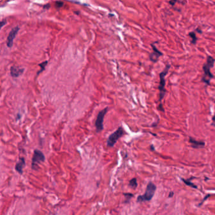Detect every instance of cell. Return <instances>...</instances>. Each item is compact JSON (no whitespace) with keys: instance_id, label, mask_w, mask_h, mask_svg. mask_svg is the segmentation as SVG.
Instances as JSON below:
<instances>
[{"instance_id":"6da1fadb","label":"cell","mask_w":215,"mask_h":215,"mask_svg":"<svg viewBox=\"0 0 215 215\" xmlns=\"http://www.w3.org/2000/svg\"><path fill=\"white\" fill-rule=\"evenodd\" d=\"M171 68L170 64H167L164 69L159 74V77H160V82H159V86H158V90H159V102H160V104L158 105V109L159 110H161L162 112H164V108L162 106V101L163 98H164L165 93L167 92V90L165 88L166 85V79L165 76L169 73V69Z\"/></svg>"},{"instance_id":"7a4b0ae2","label":"cell","mask_w":215,"mask_h":215,"mask_svg":"<svg viewBox=\"0 0 215 215\" xmlns=\"http://www.w3.org/2000/svg\"><path fill=\"white\" fill-rule=\"evenodd\" d=\"M214 62L215 59L212 56H208L206 62L203 64V75L201 81L208 86L210 85V81H211V79L214 78L213 74L211 72V69L213 68Z\"/></svg>"},{"instance_id":"3957f363","label":"cell","mask_w":215,"mask_h":215,"mask_svg":"<svg viewBox=\"0 0 215 215\" xmlns=\"http://www.w3.org/2000/svg\"><path fill=\"white\" fill-rule=\"evenodd\" d=\"M157 189L156 185L152 182H149L147 185L145 193L142 196H139L137 198L138 203H143L144 201H151L155 194Z\"/></svg>"},{"instance_id":"277c9868","label":"cell","mask_w":215,"mask_h":215,"mask_svg":"<svg viewBox=\"0 0 215 215\" xmlns=\"http://www.w3.org/2000/svg\"><path fill=\"white\" fill-rule=\"evenodd\" d=\"M125 132L122 126H120L119 128L114 131L113 134H111L109 136L107 141V145L109 147H113L118 139L122 137L124 134Z\"/></svg>"},{"instance_id":"5b68a950","label":"cell","mask_w":215,"mask_h":215,"mask_svg":"<svg viewBox=\"0 0 215 215\" xmlns=\"http://www.w3.org/2000/svg\"><path fill=\"white\" fill-rule=\"evenodd\" d=\"M45 160V157L43 153L39 149H35L34 152V155L32 157V169L35 170L38 168V164L44 162Z\"/></svg>"},{"instance_id":"8992f818","label":"cell","mask_w":215,"mask_h":215,"mask_svg":"<svg viewBox=\"0 0 215 215\" xmlns=\"http://www.w3.org/2000/svg\"><path fill=\"white\" fill-rule=\"evenodd\" d=\"M107 111H108V107H105V109L100 111L97 116L95 125L97 132H98V133L102 131L103 129H104V124H103V123H104V117H105V114H107Z\"/></svg>"},{"instance_id":"52a82bcc","label":"cell","mask_w":215,"mask_h":215,"mask_svg":"<svg viewBox=\"0 0 215 215\" xmlns=\"http://www.w3.org/2000/svg\"><path fill=\"white\" fill-rule=\"evenodd\" d=\"M19 30H20V27L18 26H16L15 27L13 28V29L11 30V31L10 32V33H9L8 36L7 37L6 45H7L8 48H10L13 46L14 39L15 38V37Z\"/></svg>"},{"instance_id":"ba28073f","label":"cell","mask_w":215,"mask_h":215,"mask_svg":"<svg viewBox=\"0 0 215 215\" xmlns=\"http://www.w3.org/2000/svg\"><path fill=\"white\" fill-rule=\"evenodd\" d=\"M151 46L153 49V52L149 54V58L151 61H152L154 63H155L158 62L159 58L162 56L163 55V53L162 52H160V51L156 48L155 44H152Z\"/></svg>"},{"instance_id":"9c48e42d","label":"cell","mask_w":215,"mask_h":215,"mask_svg":"<svg viewBox=\"0 0 215 215\" xmlns=\"http://www.w3.org/2000/svg\"><path fill=\"white\" fill-rule=\"evenodd\" d=\"M25 69L20 66H12L10 68V74L13 78H18L23 73Z\"/></svg>"},{"instance_id":"30bf717a","label":"cell","mask_w":215,"mask_h":215,"mask_svg":"<svg viewBox=\"0 0 215 215\" xmlns=\"http://www.w3.org/2000/svg\"><path fill=\"white\" fill-rule=\"evenodd\" d=\"M25 166V160L23 157L20 158V160L18 161L15 165V170L17 172L19 173L20 174H23V169Z\"/></svg>"},{"instance_id":"8fae6325","label":"cell","mask_w":215,"mask_h":215,"mask_svg":"<svg viewBox=\"0 0 215 215\" xmlns=\"http://www.w3.org/2000/svg\"><path fill=\"white\" fill-rule=\"evenodd\" d=\"M189 143L191 144V146L194 148H203L205 146V143L202 141H197L192 137H189Z\"/></svg>"},{"instance_id":"7c38bea8","label":"cell","mask_w":215,"mask_h":215,"mask_svg":"<svg viewBox=\"0 0 215 215\" xmlns=\"http://www.w3.org/2000/svg\"><path fill=\"white\" fill-rule=\"evenodd\" d=\"M188 35L190 37L191 39H192V40H191V42H190L191 44L195 45L196 44V43H197V40H198V38H197V37H196V32L193 31V32H189V33L188 34Z\"/></svg>"},{"instance_id":"4fadbf2b","label":"cell","mask_w":215,"mask_h":215,"mask_svg":"<svg viewBox=\"0 0 215 215\" xmlns=\"http://www.w3.org/2000/svg\"><path fill=\"white\" fill-rule=\"evenodd\" d=\"M181 180H182V182H184V183H185V185H188V186L190 187V188H195V189H197V188H198V187H197V186L195 185L193 183V182H190V179L186 180V179H182V178H181Z\"/></svg>"},{"instance_id":"5bb4252c","label":"cell","mask_w":215,"mask_h":215,"mask_svg":"<svg viewBox=\"0 0 215 215\" xmlns=\"http://www.w3.org/2000/svg\"><path fill=\"white\" fill-rule=\"evenodd\" d=\"M48 61H44V62H43V63H41L39 64V66L40 67V69L39 70V71L38 72H37V76H38L39 74L40 73H42V72H43V71H44V69H45V68L46 65L48 64Z\"/></svg>"},{"instance_id":"9a60e30c","label":"cell","mask_w":215,"mask_h":215,"mask_svg":"<svg viewBox=\"0 0 215 215\" xmlns=\"http://www.w3.org/2000/svg\"><path fill=\"white\" fill-rule=\"evenodd\" d=\"M129 186L131 188H133V189H136L138 187V182H137V179L136 178H133L131 180L129 181Z\"/></svg>"},{"instance_id":"2e32d148","label":"cell","mask_w":215,"mask_h":215,"mask_svg":"<svg viewBox=\"0 0 215 215\" xmlns=\"http://www.w3.org/2000/svg\"><path fill=\"white\" fill-rule=\"evenodd\" d=\"M124 195L126 197V203H128L130 199L132 197H133V194H131V193H124Z\"/></svg>"},{"instance_id":"e0dca14e","label":"cell","mask_w":215,"mask_h":215,"mask_svg":"<svg viewBox=\"0 0 215 215\" xmlns=\"http://www.w3.org/2000/svg\"><path fill=\"white\" fill-rule=\"evenodd\" d=\"M64 4V2L63 1H56L55 3V6L56 8H61Z\"/></svg>"},{"instance_id":"ac0fdd59","label":"cell","mask_w":215,"mask_h":215,"mask_svg":"<svg viewBox=\"0 0 215 215\" xmlns=\"http://www.w3.org/2000/svg\"><path fill=\"white\" fill-rule=\"evenodd\" d=\"M210 196H211V194H208V195H206V196H205V198H204V199H203V201H202L199 204V206H201L202 204H203V203L209 197H210Z\"/></svg>"},{"instance_id":"d6986e66","label":"cell","mask_w":215,"mask_h":215,"mask_svg":"<svg viewBox=\"0 0 215 215\" xmlns=\"http://www.w3.org/2000/svg\"><path fill=\"white\" fill-rule=\"evenodd\" d=\"M7 21L6 19H3L1 20V28H2L4 25H5V24H6Z\"/></svg>"},{"instance_id":"ffe728a7","label":"cell","mask_w":215,"mask_h":215,"mask_svg":"<svg viewBox=\"0 0 215 215\" xmlns=\"http://www.w3.org/2000/svg\"><path fill=\"white\" fill-rule=\"evenodd\" d=\"M50 8V4L49 3L46 4H44V5L43 6V8L44 9H45V10H48V9Z\"/></svg>"},{"instance_id":"44dd1931","label":"cell","mask_w":215,"mask_h":215,"mask_svg":"<svg viewBox=\"0 0 215 215\" xmlns=\"http://www.w3.org/2000/svg\"><path fill=\"white\" fill-rule=\"evenodd\" d=\"M177 2H178V1H175V0L174 1H174H169V3L171 4V5H172V6H174L175 5V4L176 3H177Z\"/></svg>"},{"instance_id":"7402d4cb","label":"cell","mask_w":215,"mask_h":215,"mask_svg":"<svg viewBox=\"0 0 215 215\" xmlns=\"http://www.w3.org/2000/svg\"><path fill=\"white\" fill-rule=\"evenodd\" d=\"M195 32H198L199 34H202V32H202V30L199 27L197 28V29H196L195 30Z\"/></svg>"},{"instance_id":"603a6c76","label":"cell","mask_w":215,"mask_h":215,"mask_svg":"<svg viewBox=\"0 0 215 215\" xmlns=\"http://www.w3.org/2000/svg\"><path fill=\"white\" fill-rule=\"evenodd\" d=\"M212 121H213V123L211 124L213 126H215V114L213 116V118H212Z\"/></svg>"},{"instance_id":"cb8c5ba5","label":"cell","mask_w":215,"mask_h":215,"mask_svg":"<svg viewBox=\"0 0 215 215\" xmlns=\"http://www.w3.org/2000/svg\"><path fill=\"white\" fill-rule=\"evenodd\" d=\"M174 196V192H172V191H171V192L169 193V198H172L173 197V196Z\"/></svg>"},{"instance_id":"d4e9b609","label":"cell","mask_w":215,"mask_h":215,"mask_svg":"<svg viewBox=\"0 0 215 215\" xmlns=\"http://www.w3.org/2000/svg\"><path fill=\"white\" fill-rule=\"evenodd\" d=\"M20 118H21V115H20V113L17 114V117L16 119H17V120H18V119H19Z\"/></svg>"},{"instance_id":"484cf974","label":"cell","mask_w":215,"mask_h":215,"mask_svg":"<svg viewBox=\"0 0 215 215\" xmlns=\"http://www.w3.org/2000/svg\"><path fill=\"white\" fill-rule=\"evenodd\" d=\"M150 148H151V149H152V151H154V150H155V147H153V144H152V145L150 146Z\"/></svg>"}]
</instances>
